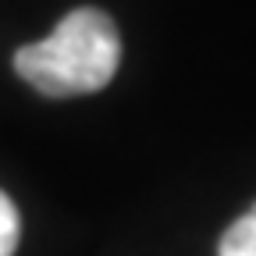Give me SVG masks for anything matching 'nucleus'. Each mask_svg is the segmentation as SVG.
<instances>
[{"label": "nucleus", "mask_w": 256, "mask_h": 256, "mask_svg": "<svg viewBox=\"0 0 256 256\" xmlns=\"http://www.w3.org/2000/svg\"><path fill=\"white\" fill-rule=\"evenodd\" d=\"M18 246V210L8 200V192H0V256H14Z\"/></svg>", "instance_id": "obj_3"}, {"label": "nucleus", "mask_w": 256, "mask_h": 256, "mask_svg": "<svg viewBox=\"0 0 256 256\" xmlns=\"http://www.w3.org/2000/svg\"><path fill=\"white\" fill-rule=\"evenodd\" d=\"M217 256H256V203L220 235Z\"/></svg>", "instance_id": "obj_2"}, {"label": "nucleus", "mask_w": 256, "mask_h": 256, "mask_svg": "<svg viewBox=\"0 0 256 256\" xmlns=\"http://www.w3.org/2000/svg\"><path fill=\"white\" fill-rule=\"evenodd\" d=\"M121 64V36L110 14L78 8L60 18L54 36L14 54V72L46 96H82L104 89Z\"/></svg>", "instance_id": "obj_1"}]
</instances>
